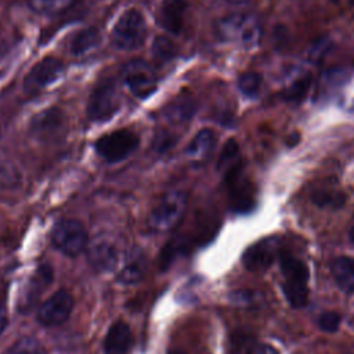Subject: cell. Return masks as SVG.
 Segmentation results:
<instances>
[{
  "label": "cell",
  "instance_id": "cell-25",
  "mask_svg": "<svg viewBox=\"0 0 354 354\" xmlns=\"http://www.w3.org/2000/svg\"><path fill=\"white\" fill-rule=\"evenodd\" d=\"M242 165V156H241V151H239V147L238 144L235 142V140H228L223 149H221V153L218 156V160H217V170L224 174L225 171L236 167Z\"/></svg>",
  "mask_w": 354,
  "mask_h": 354
},
{
  "label": "cell",
  "instance_id": "cell-19",
  "mask_svg": "<svg viewBox=\"0 0 354 354\" xmlns=\"http://www.w3.org/2000/svg\"><path fill=\"white\" fill-rule=\"evenodd\" d=\"M196 111V104L189 97H180L163 108V118L170 123H184L189 120Z\"/></svg>",
  "mask_w": 354,
  "mask_h": 354
},
{
  "label": "cell",
  "instance_id": "cell-34",
  "mask_svg": "<svg viewBox=\"0 0 354 354\" xmlns=\"http://www.w3.org/2000/svg\"><path fill=\"white\" fill-rule=\"evenodd\" d=\"M174 141H176V138H174L171 134L162 131V133H159V134L155 137L153 147H155V149H156L158 152H165V151H167V148L173 147Z\"/></svg>",
  "mask_w": 354,
  "mask_h": 354
},
{
  "label": "cell",
  "instance_id": "cell-11",
  "mask_svg": "<svg viewBox=\"0 0 354 354\" xmlns=\"http://www.w3.org/2000/svg\"><path fill=\"white\" fill-rule=\"evenodd\" d=\"M87 257L91 267L97 271H111L119 261V250L115 243L105 238H97L87 249Z\"/></svg>",
  "mask_w": 354,
  "mask_h": 354
},
{
  "label": "cell",
  "instance_id": "cell-27",
  "mask_svg": "<svg viewBox=\"0 0 354 354\" xmlns=\"http://www.w3.org/2000/svg\"><path fill=\"white\" fill-rule=\"evenodd\" d=\"M4 354H47L43 344L35 337H21L18 339Z\"/></svg>",
  "mask_w": 354,
  "mask_h": 354
},
{
  "label": "cell",
  "instance_id": "cell-4",
  "mask_svg": "<svg viewBox=\"0 0 354 354\" xmlns=\"http://www.w3.org/2000/svg\"><path fill=\"white\" fill-rule=\"evenodd\" d=\"M147 35L144 17L137 10H127L122 14L112 30V43L120 50H133L142 44Z\"/></svg>",
  "mask_w": 354,
  "mask_h": 354
},
{
  "label": "cell",
  "instance_id": "cell-7",
  "mask_svg": "<svg viewBox=\"0 0 354 354\" xmlns=\"http://www.w3.org/2000/svg\"><path fill=\"white\" fill-rule=\"evenodd\" d=\"M227 187L230 205L235 212H249L254 205L253 187L243 173V166L239 165L221 174Z\"/></svg>",
  "mask_w": 354,
  "mask_h": 354
},
{
  "label": "cell",
  "instance_id": "cell-6",
  "mask_svg": "<svg viewBox=\"0 0 354 354\" xmlns=\"http://www.w3.org/2000/svg\"><path fill=\"white\" fill-rule=\"evenodd\" d=\"M53 245L66 256L80 254L88 245L87 232L77 220L65 218L55 224L51 234Z\"/></svg>",
  "mask_w": 354,
  "mask_h": 354
},
{
  "label": "cell",
  "instance_id": "cell-33",
  "mask_svg": "<svg viewBox=\"0 0 354 354\" xmlns=\"http://www.w3.org/2000/svg\"><path fill=\"white\" fill-rule=\"evenodd\" d=\"M340 315L335 311H326L324 314L319 315L318 318V325L322 330L328 332V333H332V332H336L339 325H340Z\"/></svg>",
  "mask_w": 354,
  "mask_h": 354
},
{
  "label": "cell",
  "instance_id": "cell-31",
  "mask_svg": "<svg viewBox=\"0 0 354 354\" xmlns=\"http://www.w3.org/2000/svg\"><path fill=\"white\" fill-rule=\"evenodd\" d=\"M261 86V76L257 72H246L239 76L238 87L242 94L248 97H254Z\"/></svg>",
  "mask_w": 354,
  "mask_h": 354
},
{
  "label": "cell",
  "instance_id": "cell-22",
  "mask_svg": "<svg viewBox=\"0 0 354 354\" xmlns=\"http://www.w3.org/2000/svg\"><path fill=\"white\" fill-rule=\"evenodd\" d=\"M147 270V261L141 254L133 256L119 271L118 281L124 285H131L142 279Z\"/></svg>",
  "mask_w": 354,
  "mask_h": 354
},
{
  "label": "cell",
  "instance_id": "cell-24",
  "mask_svg": "<svg viewBox=\"0 0 354 354\" xmlns=\"http://www.w3.org/2000/svg\"><path fill=\"white\" fill-rule=\"evenodd\" d=\"M51 281V268L47 266H41L37 275H35V278L30 282V288L28 289L26 295L22 299L24 303V308H30L35 301L37 300V297L40 296V292L48 285V282Z\"/></svg>",
  "mask_w": 354,
  "mask_h": 354
},
{
  "label": "cell",
  "instance_id": "cell-17",
  "mask_svg": "<svg viewBox=\"0 0 354 354\" xmlns=\"http://www.w3.org/2000/svg\"><path fill=\"white\" fill-rule=\"evenodd\" d=\"M231 346L234 354H278V350H275L272 346L260 343L245 332L234 333Z\"/></svg>",
  "mask_w": 354,
  "mask_h": 354
},
{
  "label": "cell",
  "instance_id": "cell-9",
  "mask_svg": "<svg viewBox=\"0 0 354 354\" xmlns=\"http://www.w3.org/2000/svg\"><path fill=\"white\" fill-rule=\"evenodd\" d=\"M73 297L66 290L53 293L37 310V319L46 326L64 324L72 314Z\"/></svg>",
  "mask_w": 354,
  "mask_h": 354
},
{
  "label": "cell",
  "instance_id": "cell-28",
  "mask_svg": "<svg viewBox=\"0 0 354 354\" xmlns=\"http://www.w3.org/2000/svg\"><path fill=\"white\" fill-rule=\"evenodd\" d=\"M152 54L158 62H169L176 55V46L170 39L159 36L152 44Z\"/></svg>",
  "mask_w": 354,
  "mask_h": 354
},
{
  "label": "cell",
  "instance_id": "cell-26",
  "mask_svg": "<svg viewBox=\"0 0 354 354\" xmlns=\"http://www.w3.org/2000/svg\"><path fill=\"white\" fill-rule=\"evenodd\" d=\"M59 122H61V115L55 109H50L37 115L32 127L37 134H47L57 130L59 126Z\"/></svg>",
  "mask_w": 354,
  "mask_h": 354
},
{
  "label": "cell",
  "instance_id": "cell-12",
  "mask_svg": "<svg viewBox=\"0 0 354 354\" xmlns=\"http://www.w3.org/2000/svg\"><path fill=\"white\" fill-rule=\"evenodd\" d=\"M277 256V243L272 239H264L246 249L242 256L243 266L250 271H261L270 267Z\"/></svg>",
  "mask_w": 354,
  "mask_h": 354
},
{
  "label": "cell",
  "instance_id": "cell-3",
  "mask_svg": "<svg viewBox=\"0 0 354 354\" xmlns=\"http://www.w3.org/2000/svg\"><path fill=\"white\" fill-rule=\"evenodd\" d=\"M120 108V97L116 84L111 79L100 82L87 102V116L93 122L109 120Z\"/></svg>",
  "mask_w": 354,
  "mask_h": 354
},
{
  "label": "cell",
  "instance_id": "cell-16",
  "mask_svg": "<svg viewBox=\"0 0 354 354\" xmlns=\"http://www.w3.org/2000/svg\"><path fill=\"white\" fill-rule=\"evenodd\" d=\"M311 76L306 71H295L289 75L283 84V98L290 102H300L308 93Z\"/></svg>",
  "mask_w": 354,
  "mask_h": 354
},
{
  "label": "cell",
  "instance_id": "cell-15",
  "mask_svg": "<svg viewBox=\"0 0 354 354\" xmlns=\"http://www.w3.org/2000/svg\"><path fill=\"white\" fill-rule=\"evenodd\" d=\"M279 260H281V270L285 277L283 283L307 286L310 272H308L307 266L301 260H299L288 253H281Z\"/></svg>",
  "mask_w": 354,
  "mask_h": 354
},
{
  "label": "cell",
  "instance_id": "cell-29",
  "mask_svg": "<svg viewBox=\"0 0 354 354\" xmlns=\"http://www.w3.org/2000/svg\"><path fill=\"white\" fill-rule=\"evenodd\" d=\"M75 0H29V6L41 14H58L72 6Z\"/></svg>",
  "mask_w": 354,
  "mask_h": 354
},
{
  "label": "cell",
  "instance_id": "cell-35",
  "mask_svg": "<svg viewBox=\"0 0 354 354\" xmlns=\"http://www.w3.org/2000/svg\"><path fill=\"white\" fill-rule=\"evenodd\" d=\"M8 324V317H7V310L6 306L3 304V301L0 300V335L4 332V329L7 328Z\"/></svg>",
  "mask_w": 354,
  "mask_h": 354
},
{
  "label": "cell",
  "instance_id": "cell-1",
  "mask_svg": "<svg viewBox=\"0 0 354 354\" xmlns=\"http://www.w3.org/2000/svg\"><path fill=\"white\" fill-rule=\"evenodd\" d=\"M216 33L225 41L245 48H254L260 43L261 26L252 14H231L217 21Z\"/></svg>",
  "mask_w": 354,
  "mask_h": 354
},
{
  "label": "cell",
  "instance_id": "cell-38",
  "mask_svg": "<svg viewBox=\"0 0 354 354\" xmlns=\"http://www.w3.org/2000/svg\"><path fill=\"white\" fill-rule=\"evenodd\" d=\"M350 239L354 242V227L350 230Z\"/></svg>",
  "mask_w": 354,
  "mask_h": 354
},
{
  "label": "cell",
  "instance_id": "cell-39",
  "mask_svg": "<svg viewBox=\"0 0 354 354\" xmlns=\"http://www.w3.org/2000/svg\"><path fill=\"white\" fill-rule=\"evenodd\" d=\"M169 354H184V353H181V351H176V350H173V351H170Z\"/></svg>",
  "mask_w": 354,
  "mask_h": 354
},
{
  "label": "cell",
  "instance_id": "cell-2",
  "mask_svg": "<svg viewBox=\"0 0 354 354\" xmlns=\"http://www.w3.org/2000/svg\"><path fill=\"white\" fill-rule=\"evenodd\" d=\"M185 209L187 195L181 191H170L152 207L148 216V225L156 232L170 231L181 221Z\"/></svg>",
  "mask_w": 354,
  "mask_h": 354
},
{
  "label": "cell",
  "instance_id": "cell-10",
  "mask_svg": "<svg viewBox=\"0 0 354 354\" xmlns=\"http://www.w3.org/2000/svg\"><path fill=\"white\" fill-rule=\"evenodd\" d=\"M62 72L64 65L61 61L55 58H44L30 69L25 80V88L29 93H36L58 80Z\"/></svg>",
  "mask_w": 354,
  "mask_h": 354
},
{
  "label": "cell",
  "instance_id": "cell-13",
  "mask_svg": "<svg viewBox=\"0 0 354 354\" xmlns=\"http://www.w3.org/2000/svg\"><path fill=\"white\" fill-rule=\"evenodd\" d=\"M185 10L184 0H163L158 11V24L166 32L177 35L183 28Z\"/></svg>",
  "mask_w": 354,
  "mask_h": 354
},
{
  "label": "cell",
  "instance_id": "cell-23",
  "mask_svg": "<svg viewBox=\"0 0 354 354\" xmlns=\"http://www.w3.org/2000/svg\"><path fill=\"white\" fill-rule=\"evenodd\" d=\"M100 41V33L95 28H87L76 33L71 41V53L73 55H83L91 51Z\"/></svg>",
  "mask_w": 354,
  "mask_h": 354
},
{
  "label": "cell",
  "instance_id": "cell-37",
  "mask_svg": "<svg viewBox=\"0 0 354 354\" xmlns=\"http://www.w3.org/2000/svg\"><path fill=\"white\" fill-rule=\"evenodd\" d=\"M221 1L228 3V4H242V3H245L246 0H221Z\"/></svg>",
  "mask_w": 354,
  "mask_h": 354
},
{
  "label": "cell",
  "instance_id": "cell-18",
  "mask_svg": "<svg viewBox=\"0 0 354 354\" xmlns=\"http://www.w3.org/2000/svg\"><path fill=\"white\" fill-rule=\"evenodd\" d=\"M311 201L319 207L335 210L344 205L346 196L344 192H342L335 184L325 183L313 191Z\"/></svg>",
  "mask_w": 354,
  "mask_h": 354
},
{
  "label": "cell",
  "instance_id": "cell-8",
  "mask_svg": "<svg viewBox=\"0 0 354 354\" xmlns=\"http://www.w3.org/2000/svg\"><path fill=\"white\" fill-rule=\"evenodd\" d=\"M122 77L136 97L147 98L156 90V75L142 59L129 61L122 69Z\"/></svg>",
  "mask_w": 354,
  "mask_h": 354
},
{
  "label": "cell",
  "instance_id": "cell-14",
  "mask_svg": "<svg viewBox=\"0 0 354 354\" xmlns=\"http://www.w3.org/2000/svg\"><path fill=\"white\" fill-rule=\"evenodd\" d=\"M133 346V333L127 324L113 322L104 337V350L106 354H127Z\"/></svg>",
  "mask_w": 354,
  "mask_h": 354
},
{
  "label": "cell",
  "instance_id": "cell-36",
  "mask_svg": "<svg viewBox=\"0 0 354 354\" xmlns=\"http://www.w3.org/2000/svg\"><path fill=\"white\" fill-rule=\"evenodd\" d=\"M297 141H299V134H297V133H293V134L289 136V138H288V145H295Z\"/></svg>",
  "mask_w": 354,
  "mask_h": 354
},
{
  "label": "cell",
  "instance_id": "cell-32",
  "mask_svg": "<svg viewBox=\"0 0 354 354\" xmlns=\"http://www.w3.org/2000/svg\"><path fill=\"white\" fill-rule=\"evenodd\" d=\"M329 48H330V39L329 37H319L318 40H315L311 46H310V48L307 50V58H308V61L310 62H313V64H317V62H319V59H322L325 55H326V53L329 51Z\"/></svg>",
  "mask_w": 354,
  "mask_h": 354
},
{
  "label": "cell",
  "instance_id": "cell-30",
  "mask_svg": "<svg viewBox=\"0 0 354 354\" xmlns=\"http://www.w3.org/2000/svg\"><path fill=\"white\" fill-rule=\"evenodd\" d=\"M282 289H283L285 297L288 299L290 306H293L296 308H301L307 304V301H308V288L307 286L283 283Z\"/></svg>",
  "mask_w": 354,
  "mask_h": 354
},
{
  "label": "cell",
  "instance_id": "cell-5",
  "mask_svg": "<svg viewBox=\"0 0 354 354\" xmlns=\"http://www.w3.org/2000/svg\"><path fill=\"white\" fill-rule=\"evenodd\" d=\"M140 144V138L130 130L122 129L102 136L97 140L95 152L106 162L113 163L131 155Z\"/></svg>",
  "mask_w": 354,
  "mask_h": 354
},
{
  "label": "cell",
  "instance_id": "cell-20",
  "mask_svg": "<svg viewBox=\"0 0 354 354\" xmlns=\"http://www.w3.org/2000/svg\"><path fill=\"white\" fill-rule=\"evenodd\" d=\"M216 136L210 129H203L195 134L185 148V155L192 160H203L213 151Z\"/></svg>",
  "mask_w": 354,
  "mask_h": 354
},
{
  "label": "cell",
  "instance_id": "cell-21",
  "mask_svg": "<svg viewBox=\"0 0 354 354\" xmlns=\"http://www.w3.org/2000/svg\"><path fill=\"white\" fill-rule=\"evenodd\" d=\"M332 275L337 286L346 292H354V259L348 256H342L332 263Z\"/></svg>",
  "mask_w": 354,
  "mask_h": 354
}]
</instances>
